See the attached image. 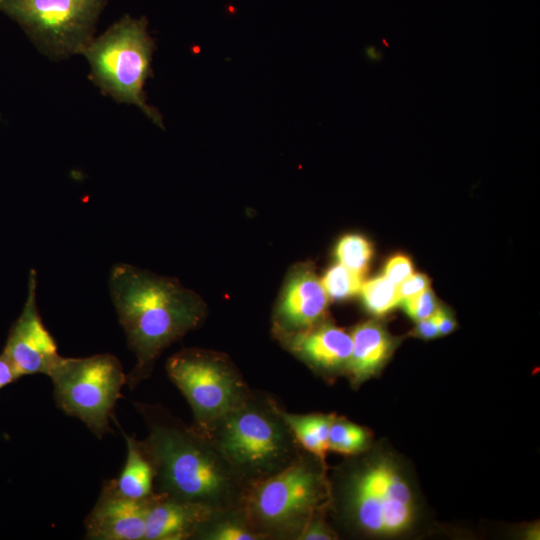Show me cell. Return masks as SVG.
Masks as SVG:
<instances>
[{"instance_id":"obj_1","label":"cell","mask_w":540,"mask_h":540,"mask_svg":"<svg viewBox=\"0 0 540 540\" xmlns=\"http://www.w3.org/2000/svg\"><path fill=\"white\" fill-rule=\"evenodd\" d=\"M135 405L148 428L140 444L153 468L154 493L215 513L241 509L251 484L205 433L163 407Z\"/></svg>"},{"instance_id":"obj_2","label":"cell","mask_w":540,"mask_h":540,"mask_svg":"<svg viewBox=\"0 0 540 540\" xmlns=\"http://www.w3.org/2000/svg\"><path fill=\"white\" fill-rule=\"evenodd\" d=\"M108 283L127 345L136 357L126 375V384L134 389L150 377L166 348L204 322L208 308L198 293L176 278L131 264H114Z\"/></svg>"},{"instance_id":"obj_3","label":"cell","mask_w":540,"mask_h":540,"mask_svg":"<svg viewBox=\"0 0 540 540\" xmlns=\"http://www.w3.org/2000/svg\"><path fill=\"white\" fill-rule=\"evenodd\" d=\"M205 434L249 484L281 471L299 455L280 407L254 393Z\"/></svg>"},{"instance_id":"obj_4","label":"cell","mask_w":540,"mask_h":540,"mask_svg":"<svg viewBox=\"0 0 540 540\" xmlns=\"http://www.w3.org/2000/svg\"><path fill=\"white\" fill-rule=\"evenodd\" d=\"M326 496L325 479L318 466L298 455L281 471L252 483L240 511L262 538L298 539Z\"/></svg>"},{"instance_id":"obj_5","label":"cell","mask_w":540,"mask_h":540,"mask_svg":"<svg viewBox=\"0 0 540 540\" xmlns=\"http://www.w3.org/2000/svg\"><path fill=\"white\" fill-rule=\"evenodd\" d=\"M154 41L145 18L123 16L85 47L90 79L104 95L134 104L163 128L162 116L146 103L144 84L152 75Z\"/></svg>"},{"instance_id":"obj_6","label":"cell","mask_w":540,"mask_h":540,"mask_svg":"<svg viewBox=\"0 0 540 540\" xmlns=\"http://www.w3.org/2000/svg\"><path fill=\"white\" fill-rule=\"evenodd\" d=\"M166 372L189 403L193 426L203 433L253 393L232 360L213 350L183 349L167 360Z\"/></svg>"},{"instance_id":"obj_7","label":"cell","mask_w":540,"mask_h":540,"mask_svg":"<svg viewBox=\"0 0 540 540\" xmlns=\"http://www.w3.org/2000/svg\"><path fill=\"white\" fill-rule=\"evenodd\" d=\"M48 376L55 402L65 414L80 419L102 438L110 432V418L126 384L119 359L109 353L89 357H60Z\"/></svg>"},{"instance_id":"obj_8","label":"cell","mask_w":540,"mask_h":540,"mask_svg":"<svg viewBox=\"0 0 540 540\" xmlns=\"http://www.w3.org/2000/svg\"><path fill=\"white\" fill-rule=\"evenodd\" d=\"M107 0H0V11L17 22L46 55L82 53L94 38Z\"/></svg>"},{"instance_id":"obj_9","label":"cell","mask_w":540,"mask_h":540,"mask_svg":"<svg viewBox=\"0 0 540 540\" xmlns=\"http://www.w3.org/2000/svg\"><path fill=\"white\" fill-rule=\"evenodd\" d=\"M346 508L358 528L375 535L402 532L411 524L414 513L407 482L384 460L369 463L351 475Z\"/></svg>"},{"instance_id":"obj_10","label":"cell","mask_w":540,"mask_h":540,"mask_svg":"<svg viewBox=\"0 0 540 540\" xmlns=\"http://www.w3.org/2000/svg\"><path fill=\"white\" fill-rule=\"evenodd\" d=\"M28 278L25 304L21 314L11 325L2 353L19 377L33 374L48 376L61 355L37 306V273L34 269L30 270Z\"/></svg>"},{"instance_id":"obj_11","label":"cell","mask_w":540,"mask_h":540,"mask_svg":"<svg viewBox=\"0 0 540 540\" xmlns=\"http://www.w3.org/2000/svg\"><path fill=\"white\" fill-rule=\"evenodd\" d=\"M329 297L311 262L288 270L273 311L277 337L306 330L324 321Z\"/></svg>"},{"instance_id":"obj_12","label":"cell","mask_w":540,"mask_h":540,"mask_svg":"<svg viewBox=\"0 0 540 540\" xmlns=\"http://www.w3.org/2000/svg\"><path fill=\"white\" fill-rule=\"evenodd\" d=\"M154 495L143 500L130 499L116 490L113 479L105 481L97 502L84 521L85 538L144 540L147 513Z\"/></svg>"},{"instance_id":"obj_13","label":"cell","mask_w":540,"mask_h":540,"mask_svg":"<svg viewBox=\"0 0 540 540\" xmlns=\"http://www.w3.org/2000/svg\"><path fill=\"white\" fill-rule=\"evenodd\" d=\"M278 338L290 352L312 368L325 372L347 368L352 338L341 327L322 321L306 330Z\"/></svg>"},{"instance_id":"obj_14","label":"cell","mask_w":540,"mask_h":540,"mask_svg":"<svg viewBox=\"0 0 540 540\" xmlns=\"http://www.w3.org/2000/svg\"><path fill=\"white\" fill-rule=\"evenodd\" d=\"M214 511L193 503L154 495L146 518L144 540H182L194 537Z\"/></svg>"},{"instance_id":"obj_15","label":"cell","mask_w":540,"mask_h":540,"mask_svg":"<svg viewBox=\"0 0 540 540\" xmlns=\"http://www.w3.org/2000/svg\"><path fill=\"white\" fill-rule=\"evenodd\" d=\"M352 351L346 370L354 384H360L383 366L393 350V339L377 321H365L352 330Z\"/></svg>"},{"instance_id":"obj_16","label":"cell","mask_w":540,"mask_h":540,"mask_svg":"<svg viewBox=\"0 0 540 540\" xmlns=\"http://www.w3.org/2000/svg\"><path fill=\"white\" fill-rule=\"evenodd\" d=\"M127 444V458L117 479H113L116 490L123 496L135 500L152 497L153 468L144 453L140 441L123 432Z\"/></svg>"},{"instance_id":"obj_17","label":"cell","mask_w":540,"mask_h":540,"mask_svg":"<svg viewBox=\"0 0 540 540\" xmlns=\"http://www.w3.org/2000/svg\"><path fill=\"white\" fill-rule=\"evenodd\" d=\"M280 413L297 443L309 454L324 461L330 426L335 418L328 414H295L280 408Z\"/></svg>"},{"instance_id":"obj_18","label":"cell","mask_w":540,"mask_h":540,"mask_svg":"<svg viewBox=\"0 0 540 540\" xmlns=\"http://www.w3.org/2000/svg\"><path fill=\"white\" fill-rule=\"evenodd\" d=\"M194 538L206 540H257L262 537L246 522L240 510L213 515Z\"/></svg>"},{"instance_id":"obj_19","label":"cell","mask_w":540,"mask_h":540,"mask_svg":"<svg viewBox=\"0 0 540 540\" xmlns=\"http://www.w3.org/2000/svg\"><path fill=\"white\" fill-rule=\"evenodd\" d=\"M372 256L371 242L360 234H346L335 246V257L338 263L362 276L367 273Z\"/></svg>"},{"instance_id":"obj_20","label":"cell","mask_w":540,"mask_h":540,"mask_svg":"<svg viewBox=\"0 0 540 540\" xmlns=\"http://www.w3.org/2000/svg\"><path fill=\"white\" fill-rule=\"evenodd\" d=\"M366 309L375 316H382L400 304L397 285L384 275L364 281L360 290Z\"/></svg>"},{"instance_id":"obj_21","label":"cell","mask_w":540,"mask_h":540,"mask_svg":"<svg viewBox=\"0 0 540 540\" xmlns=\"http://www.w3.org/2000/svg\"><path fill=\"white\" fill-rule=\"evenodd\" d=\"M368 443L367 431L350 421L334 418L328 437V448L343 455H353L365 449Z\"/></svg>"},{"instance_id":"obj_22","label":"cell","mask_w":540,"mask_h":540,"mask_svg":"<svg viewBox=\"0 0 540 540\" xmlns=\"http://www.w3.org/2000/svg\"><path fill=\"white\" fill-rule=\"evenodd\" d=\"M321 282L329 299L343 301L360 293L364 276L337 263L326 270Z\"/></svg>"},{"instance_id":"obj_23","label":"cell","mask_w":540,"mask_h":540,"mask_svg":"<svg viewBox=\"0 0 540 540\" xmlns=\"http://www.w3.org/2000/svg\"><path fill=\"white\" fill-rule=\"evenodd\" d=\"M399 305L416 322L432 316L439 307L437 298L430 288L418 295L402 300Z\"/></svg>"},{"instance_id":"obj_24","label":"cell","mask_w":540,"mask_h":540,"mask_svg":"<svg viewBox=\"0 0 540 540\" xmlns=\"http://www.w3.org/2000/svg\"><path fill=\"white\" fill-rule=\"evenodd\" d=\"M413 273L411 259L403 254L392 256L384 266V276L395 285H399Z\"/></svg>"},{"instance_id":"obj_25","label":"cell","mask_w":540,"mask_h":540,"mask_svg":"<svg viewBox=\"0 0 540 540\" xmlns=\"http://www.w3.org/2000/svg\"><path fill=\"white\" fill-rule=\"evenodd\" d=\"M430 288V279L422 273H413L402 283L397 285L400 302L404 299L418 295Z\"/></svg>"},{"instance_id":"obj_26","label":"cell","mask_w":540,"mask_h":540,"mask_svg":"<svg viewBox=\"0 0 540 540\" xmlns=\"http://www.w3.org/2000/svg\"><path fill=\"white\" fill-rule=\"evenodd\" d=\"M333 538H335L333 532L318 519L311 520L298 537L302 540H330Z\"/></svg>"},{"instance_id":"obj_27","label":"cell","mask_w":540,"mask_h":540,"mask_svg":"<svg viewBox=\"0 0 540 540\" xmlns=\"http://www.w3.org/2000/svg\"><path fill=\"white\" fill-rule=\"evenodd\" d=\"M433 317L436 321L440 335H447L456 327V321L452 313L447 308L440 307L439 305L433 314Z\"/></svg>"},{"instance_id":"obj_28","label":"cell","mask_w":540,"mask_h":540,"mask_svg":"<svg viewBox=\"0 0 540 540\" xmlns=\"http://www.w3.org/2000/svg\"><path fill=\"white\" fill-rule=\"evenodd\" d=\"M414 332L423 339H432L440 335L433 315L418 321Z\"/></svg>"},{"instance_id":"obj_29","label":"cell","mask_w":540,"mask_h":540,"mask_svg":"<svg viewBox=\"0 0 540 540\" xmlns=\"http://www.w3.org/2000/svg\"><path fill=\"white\" fill-rule=\"evenodd\" d=\"M18 378V374L14 370L11 363L3 353L0 354V389L13 383Z\"/></svg>"}]
</instances>
